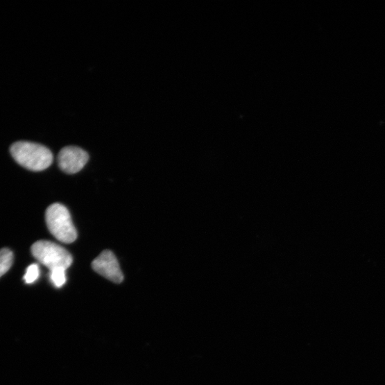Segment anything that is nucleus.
I'll list each match as a JSON object with an SVG mask.
<instances>
[{
	"label": "nucleus",
	"instance_id": "obj_8",
	"mask_svg": "<svg viewBox=\"0 0 385 385\" xmlns=\"http://www.w3.org/2000/svg\"><path fill=\"white\" fill-rule=\"evenodd\" d=\"M39 276L40 267L37 264H35L27 268L24 276V280L26 284H32L38 279Z\"/></svg>",
	"mask_w": 385,
	"mask_h": 385
},
{
	"label": "nucleus",
	"instance_id": "obj_7",
	"mask_svg": "<svg viewBox=\"0 0 385 385\" xmlns=\"http://www.w3.org/2000/svg\"><path fill=\"white\" fill-rule=\"evenodd\" d=\"M66 271L67 269L63 268H58L50 271V279L57 288H61L66 284Z\"/></svg>",
	"mask_w": 385,
	"mask_h": 385
},
{
	"label": "nucleus",
	"instance_id": "obj_1",
	"mask_svg": "<svg viewBox=\"0 0 385 385\" xmlns=\"http://www.w3.org/2000/svg\"><path fill=\"white\" fill-rule=\"evenodd\" d=\"M14 160L22 166L33 171L46 169L53 164V153L46 146L29 142H17L10 147Z\"/></svg>",
	"mask_w": 385,
	"mask_h": 385
},
{
	"label": "nucleus",
	"instance_id": "obj_2",
	"mask_svg": "<svg viewBox=\"0 0 385 385\" xmlns=\"http://www.w3.org/2000/svg\"><path fill=\"white\" fill-rule=\"evenodd\" d=\"M46 223L50 233L65 243H71L77 238V232L70 214L60 203L51 205L46 211Z\"/></svg>",
	"mask_w": 385,
	"mask_h": 385
},
{
	"label": "nucleus",
	"instance_id": "obj_4",
	"mask_svg": "<svg viewBox=\"0 0 385 385\" xmlns=\"http://www.w3.org/2000/svg\"><path fill=\"white\" fill-rule=\"evenodd\" d=\"M89 159L85 150L76 146L63 148L58 155L60 168L66 173L74 174L80 171Z\"/></svg>",
	"mask_w": 385,
	"mask_h": 385
},
{
	"label": "nucleus",
	"instance_id": "obj_3",
	"mask_svg": "<svg viewBox=\"0 0 385 385\" xmlns=\"http://www.w3.org/2000/svg\"><path fill=\"white\" fill-rule=\"evenodd\" d=\"M35 258L50 271L63 268L67 269L72 264L71 255L63 247L47 241H39L32 246Z\"/></svg>",
	"mask_w": 385,
	"mask_h": 385
},
{
	"label": "nucleus",
	"instance_id": "obj_5",
	"mask_svg": "<svg viewBox=\"0 0 385 385\" xmlns=\"http://www.w3.org/2000/svg\"><path fill=\"white\" fill-rule=\"evenodd\" d=\"M92 268L115 284H121L123 280L116 256L110 250L103 251L92 262Z\"/></svg>",
	"mask_w": 385,
	"mask_h": 385
},
{
	"label": "nucleus",
	"instance_id": "obj_6",
	"mask_svg": "<svg viewBox=\"0 0 385 385\" xmlns=\"http://www.w3.org/2000/svg\"><path fill=\"white\" fill-rule=\"evenodd\" d=\"M12 264V252L8 248L0 250V277L10 269Z\"/></svg>",
	"mask_w": 385,
	"mask_h": 385
}]
</instances>
